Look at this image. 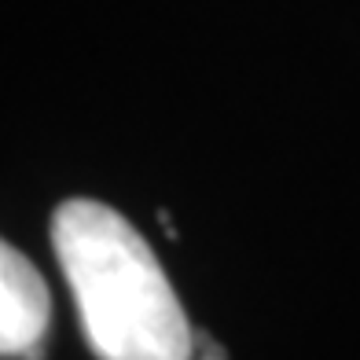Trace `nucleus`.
<instances>
[{
	"mask_svg": "<svg viewBox=\"0 0 360 360\" xmlns=\"http://www.w3.org/2000/svg\"><path fill=\"white\" fill-rule=\"evenodd\" d=\"M52 250L100 360H191L195 335L169 276L118 210L67 199L52 214Z\"/></svg>",
	"mask_w": 360,
	"mask_h": 360,
	"instance_id": "1",
	"label": "nucleus"
},
{
	"mask_svg": "<svg viewBox=\"0 0 360 360\" xmlns=\"http://www.w3.org/2000/svg\"><path fill=\"white\" fill-rule=\"evenodd\" d=\"M52 302L41 272L11 243L0 247V353L8 360H41Z\"/></svg>",
	"mask_w": 360,
	"mask_h": 360,
	"instance_id": "2",
	"label": "nucleus"
},
{
	"mask_svg": "<svg viewBox=\"0 0 360 360\" xmlns=\"http://www.w3.org/2000/svg\"><path fill=\"white\" fill-rule=\"evenodd\" d=\"M199 360H224V349H217V346H210V342L202 338V356Z\"/></svg>",
	"mask_w": 360,
	"mask_h": 360,
	"instance_id": "3",
	"label": "nucleus"
}]
</instances>
